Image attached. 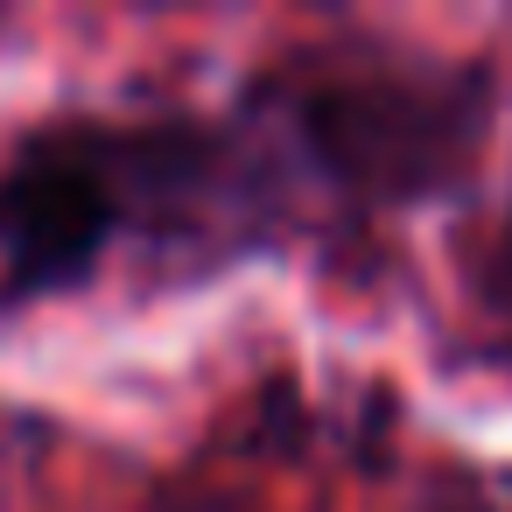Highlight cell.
Listing matches in <instances>:
<instances>
[{
	"mask_svg": "<svg viewBox=\"0 0 512 512\" xmlns=\"http://www.w3.org/2000/svg\"><path fill=\"white\" fill-rule=\"evenodd\" d=\"M498 288L512 295V225H505V246H498Z\"/></svg>",
	"mask_w": 512,
	"mask_h": 512,
	"instance_id": "7a4b0ae2",
	"label": "cell"
},
{
	"mask_svg": "<svg viewBox=\"0 0 512 512\" xmlns=\"http://www.w3.org/2000/svg\"><path fill=\"white\" fill-rule=\"evenodd\" d=\"M281 127L309 176L358 204H407L456 183L491 127V85L463 64L344 57L288 85Z\"/></svg>",
	"mask_w": 512,
	"mask_h": 512,
	"instance_id": "6da1fadb",
	"label": "cell"
}]
</instances>
